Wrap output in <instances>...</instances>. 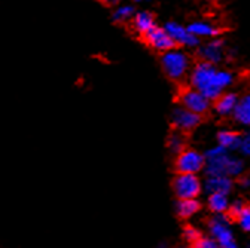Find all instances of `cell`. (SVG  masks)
<instances>
[{"label": "cell", "mask_w": 250, "mask_h": 248, "mask_svg": "<svg viewBox=\"0 0 250 248\" xmlns=\"http://www.w3.org/2000/svg\"><path fill=\"white\" fill-rule=\"evenodd\" d=\"M189 83L210 101H214L234 83V75L228 70H219L214 64L198 61L189 70Z\"/></svg>", "instance_id": "6da1fadb"}, {"label": "cell", "mask_w": 250, "mask_h": 248, "mask_svg": "<svg viewBox=\"0 0 250 248\" xmlns=\"http://www.w3.org/2000/svg\"><path fill=\"white\" fill-rule=\"evenodd\" d=\"M206 174L207 175H228L238 177L244 172V162L240 158L231 156L229 152L222 146H214L204 154Z\"/></svg>", "instance_id": "7a4b0ae2"}, {"label": "cell", "mask_w": 250, "mask_h": 248, "mask_svg": "<svg viewBox=\"0 0 250 248\" xmlns=\"http://www.w3.org/2000/svg\"><path fill=\"white\" fill-rule=\"evenodd\" d=\"M161 66L164 73L174 82H180L189 75V70L192 67L191 57L188 55L180 48H173L163 54Z\"/></svg>", "instance_id": "3957f363"}, {"label": "cell", "mask_w": 250, "mask_h": 248, "mask_svg": "<svg viewBox=\"0 0 250 248\" xmlns=\"http://www.w3.org/2000/svg\"><path fill=\"white\" fill-rule=\"evenodd\" d=\"M173 189L179 199H191L198 198L203 191V183L198 174H183L177 172L173 180Z\"/></svg>", "instance_id": "277c9868"}, {"label": "cell", "mask_w": 250, "mask_h": 248, "mask_svg": "<svg viewBox=\"0 0 250 248\" xmlns=\"http://www.w3.org/2000/svg\"><path fill=\"white\" fill-rule=\"evenodd\" d=\"M176 171L183 174H198L204 170L206 158L195 149H183L177 153L176 158Z\"/></svg>", "instance_id": "5b68a950"}, {"label": "cell", "mask_w": 250, "mask_h": 248, "mask_svg": "<svg viewBox=\"0 0 250 248\" xmlns=\"http://www.w3.org/2000/svg\"><path fill=\"white\" fill-rule=\"evenodd\" d=\"M179 103L182 107L191 110L197 114H204L210 110L211 101L201 92L192 86L182 89V92L179 94Z\"/></svg>", "instance_id": "8992f818"}, {"label": "cell", "mask_w": 250, "mask_h": 248, "mask_svg": "<svg viewBox=\"0 0 250 248\" xmlns=\"http://www.w3.org/2000/svg\"><path fill=\"white\" fill-rule=\"evenodd\" d=\"M171 123L179 133H191L201 123V114L179 106L171 113Z\"/></svg>", "instance_id": "52a82bcc"}, {"label": "cell", "mask_w": 250, "mask_h": 248, "mask_svg": "<svg viewBox=\"0 0 250 248\" xmlns=\"http://www.w3.org/2000/svg\"><path fill=\"white\" fill-rule=\"evenodd\" d=\"M164 28L168 33V36L173 39L176 46H183L188 49H194V48L200 46V39L195 38L194 35H191L189 30H188L185 25L174 22V21H170L164 25Z\"/></svg>", "instance_id": "ba28073f"}, {"label": "cell", "mask_w": 250, "mask_h": 248, "mask_svg": "<svg viewBox=\"0 0 250 248\" xmlns=\"http://www.w3.org/2000/svg\"><path fill=\"white\" fill-rule=\"evenodd\" d=\"M208 228L213 235V239L221 248H237L235 239L228 228L227 219H224V217H216V219L210 222Z\"/></svg>", "instance_id": "9c48e42d"}, {"label": "cell", "mask_w": 250, "mask_h": 248, "mask_svg": "<svg viewBox=\"0 0 250 248\" xmlns=\"http://www.w3.org/2000/svg\"><path fill=\"white\" fill-rule=\"evenodd\" d=\"M200 58L201 61H206V63L210 64H219L225 57V42L219 38H211L208 39V42H206L200 51Z\"/></svg>", "instance_id": "30bf717a"}, {"label": "cell", "mask_w": 250, "mask_h": 248, "mask_svg": "<svg viewBox=\"0 0 250 248\" xmlns=\"http://www.w3.org/2000/svg\"><path fill=\"white\" fill-rule=\"evenodd\" d=\"M143 38L146 39V43H147L152 49L158 51V52H161V54H164V52H167V51L176 48L173 39L168 36V33L166 32V28H164V27H156V25H155V27L150 30V32H147Z\"/></svg>", "instance_id": "8fae6325"}, {"label": "cell", "mask_w": 250, "mask_h": 248, "mask_svg": "<svg viewBox=\"0 0 250 248\" xmlns=\"http://www.w3.org/2000/svg\"><path fill=\"white\" fill-rule=\"evenodd\" d=\"M204 189L208 193H224L228 195L232 191V180L228 175H207Z\"/></svg>", "instance_id": "7c38bea8"}, {"label": "cell", "mask_w": 250, "mask_h": 248, "mask_svg": "<svg viewBox=\"0 0 250 248\" xmlns=\"http://www.w3.org/2000/svg\"><path fill=\"white\" fill-rule=\"evenodd\" d=\"M237 101H238V95L235 92H222V94L214 100V106H213L214 112L219 116H231Z\"/></svg>", "instance_id": "4fadbf2b"}, {"label": "cell", "mask_w": 250, "mask_h": 248, "mask_svg": "<svg viewBox=\"0 0 250 248\" xmlns=\"http://www.w3.org/2000/svg\"><path fill=\"white\" fill-rule=\"evenodd\" d=\"M186 28L189 30L191 35H194L200 40L201 39H211V38H216L219 35V28L216 25H213L211 22H207V21H194Z\"/></svg>", "instance_id": "5bb4252c"}, {"label": "cell", "mask_w": 250, "mask_h": 248, "mask_svg": "<svg viewBox=\"0 0 250 248\" xmlns=\"http://www.w3.org/2000/svg\"><path fill=\"white\" fill-rule=\"evenodd\" d=\"M131 24H133V28L140 36H145L147 32H150V30L156 25L155 24V17L149 11L136 12L133 15V18H131Z\"/></svg>", "instance_id": "9a60e30c"}, {"label": "cell", "mask_w": 250, "mask_h": 248, "mask_svg": "<svg viewBox=\"0 0 250 248\" xmlns=\"http://www.w3.org/2000/svg\"><path fill=\"white\" fill-rule=\"evenodd\" d=\"M231 116L241 127L250 125V95L238 97V101H237Z\"/></svg>", "instance_id": "2e32d148"}, {"label": "cell", "mask_w": 250, "mask_h": 248, "mask_svg": "<svg viewBox=\"0 0 250 248\" xmlns=\"http://www.w3.org/2000/svg\"><path fill=\"white\" fill-rule=\"evenodd\" d=\"M241 138L243 135L235 133V131H228V130H224L217 134V144L222 146L224 149H227L228 152L231 150H238L240 147V143H241Z\"/></svg>", "instance_id": "e0dca14e"}, {"label": "cell", "mask_w": 250, "mask_h": 248, "mask_svg": "<svg viewBox=\"0 0 250 248\" xmlns=\"http://www.w3.org/2000/svg\"><path fill=\"white\" fill-rule=\"evenodd\" d=\"M201 208L200 201H197V198H191V199H179L177 202V215L180 219H189L194 214H197Z\"/></svg>", "instance_id": "ac0fdd59"}, {"label": "cell", "mask_w": 250, "mask_h": 248, "mask_svg": "<svg viewBox=\"0 0 250 248\" xmlns=\"http://www.w3.org/2000/svg\"><path fill=\"white\" fill-rule=\"evenodd\" d=\"M228 195H224V193H210L208 196V207L211 211L214 212H219V214H222V212H227L228 210Z\"/></svg>", "instance_id": "d6986e66"}, {"label": "cell", "mask_w": 250, "mask_h": 248, "mask_svg": "<svg viewBox=\"0 0 250 248\" xmlns=\"http://www.w3.org/2000/svg\"><path fill=\"white\" fill-rule=\"evenodd\" d=\"M134 14H136L134 6H131V5H119L113 12V19L116 22H130Z\"/></svg>", "instance_id": "ffe728a7"}, {"label": "cell", "mask_w": 250, "mask_h": 248, "mask_svg": "<svg viewBox=\"0 0 250 248\" xmlns=\"http://www.w3.org/2000/svg\"><path fill=\"white\" fill-rule=\"evenodd\" d=\"M168 147H170V150H171V152H174V153L182 152V150L186 147L183 133L174 131V133L168 137Z\"/></svg>", "instance_id": "44dd1931"}, {"label": "cell", "mask_w": 250, "mask_h": 248, "mask_svg": "<svg viewBox=\"0 0 250 248\" xmlns=\"http://www.w3.org/2000/svg\"><path fill=\"white\" fill-rule=\"evenodd\" d=\"M235 220L241 225V228L244 230H249L250 229V208L247 205L243 207V210L240 211V214L237 215Z\"/></svg>", "instance_id": "7402d4cb"}, {"label": "cell", "mask_w": 250, "mask_h": 248, "mask_svg": "<svg viewBox=\"0 0 250 248\" xmlns=\"http://www.w3.org/2000/svg\"><path fill=\"white\" fill-rule=\"evenodd\" d=\"M191 248H219L217 242L214 239H210V238H198L195 242H192V247Z\"/></svg>", "instance_id": "603a6c76"}, {"label": "cell", "mask_w": 250, "mask_h": 248, "mask_svg": "<svg viewBox=\"0 0 250 248\" xmlns=\"http://www.w3.org/2000/svg\"><path fill=\"white\" fill-rule=\"evenodd\" d=\"M183 236H185V239H186L188 242L192 244V242H195L198 238H201V232H200L198 229L192 228V226H186V228H185Z\"/></svg>", "instance_id": "cb8c5ba5"}, {"label": "cell", "mask_w": 250, "mask_h": 248, "mask_svg": "<svg viewBox=\"0 0 250 248\" xmlns=\"http://www.w3.org/2000/svg\"><path fill=\"white\" fill-rule=\"evenodd\" d=\"M244 205H246V204H244L243 201H235L234 204L228 205L227 212H228V215H229V219H237V215L240 214V211L243 210Z\"/></svg>", "instance_id": "d4e9b609"}, {"label": "cell", "mask_w": 250, "mask_h": 248, "mask_svg": "<svg viewBox=\"0 0 250 248\" xmlns=\"http://www.w3.org/2000/svg\"><path fill=\"white\" fill-rule=\"evenodd\" d=\"M238 150H240L243 154H246V156H247V154H250V137H249V134L243 135Z\"/></svg>", "instance_id": "484cf974"}, {"label": "cell", "mask_w": 250, "mask_h": 248, "mask_svg": "<svg viewBox=\"0 0 250 248\" xmlns=\"http://www.w3.org/2000/svg\"><path fill=\"white\" fill-rule=\"evenodd\" d=\"M100 2H103V3H106V5H115V3L119 2V0H100Z\"/></svg>", "instance_id": "4316f807"}, {"label": "cell", "mask_w": 250, "mask_h": 248, "mask_svg": "<svg viewBox=\"0 0 250 248\" xmlns=\"http://www.w3.org/2000/svg\"><path fill=\"white\" fill-rule=\"evenodd\" d=\"M241 183H243V186H244V188H249V177H244Z\"/></svg>", "instance_id": "83f0119b"}, {"label": "cell", "mask_w": 250, "mask_h": 248, "mask_svg": "<svg viewBox=\"0 0 250 248\" xmlns=\"http://www.w3.org/2000/svg\"><path fill=\"white\" fill-rule=\"evenodd\" d=\"M136 2H139V3H147V2H150V0H136Z\"/></svg>", "instance_id": "f1b7e54d"}]
</instances>
